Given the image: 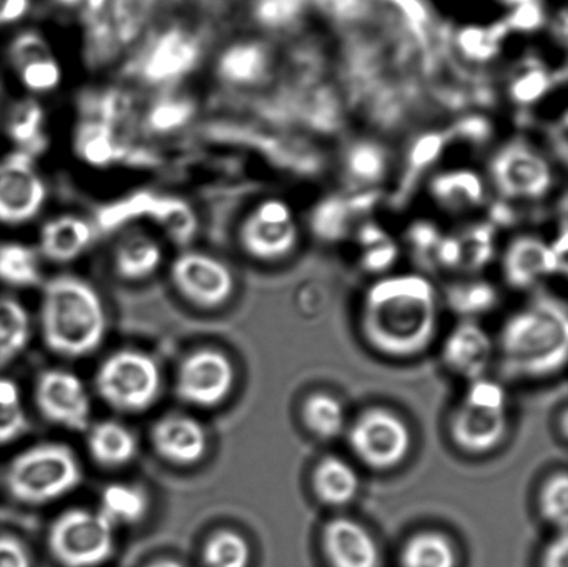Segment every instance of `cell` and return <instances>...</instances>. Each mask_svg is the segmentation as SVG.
Returning <instances> with one entry per match:
<instances>
[{
	"label": "cell",
	"mask_w": 568,
	"mask_h": 567,
	"mask_svg": "<svg viewBox=\"0 0 568 567\" xmlns=\"http://www.w3.org/2000/svg\"><path fill=\"white\" fill-rule=\"evenodd\" d=\"M438 325L436 288L423 275L383 276L362 303V332L376 352L415 357L430 346Z\"/></svg>",
	"instance_id": "obj_1"
},
{
	"label": "cell",
	"mask_w": 568,
	"mask_h": 567,
	"mask_svg": "<svg viewBox=\"0 0 568 567\" xmlns=\"http://www.w3.org/2000/svg\"><path fill=\"white\" fill-rule=\"evenodd\" d=\"M506 375L538 379L565 368L568 354V320L565 305L538 298L505 321L498 342Z\"/></svg>",
	"instance_id": "obj_2"
},
{
	"label": "cell",
	"mask_w": 568,
	"mask_h": 567,
	"mask_svg": "<svg viewBox=\"0 0 568 567\" xmlns=\"http://www.w3.org/2000/svg\"><path fill=\"white\" fill-rule=\"evenodd\" d=\"M39 320L47 347L65 358L97 352L108 326L102 298L74 275L55 276L43 286Z\"/></svg>",
	"instance_id": "obj_3"
},
{
	"label": "cell",
	"mask_w": 568,
	"mask_h": 567,
	"mask_svg": "<svg viewBox=\"0 0 568 567\" xmlns=\"http://www.w3.org/2000/svg\"><path fill=\"white\" fill-rule=\"evenodd\" d=\"M82 482L80 460L61 443H41L24 449L6 470V488L26 505H44L63 498Z\"/></svg>",
	"instance_id": "obj_4"
},
{
	"label": "cell",
	"mask_w": 568,
	"mask_h": 567,
	"mask_svg": "<svg viewBox=\"0 0 568 567\" xmlns=\"http://www.w3.org/2000/svg\"><path fill=\"white\" fill-rule=\"evenodd\" d=\"M303 222L286 200H260L239 225V246L261 264H281L303 247Z\"/></svg>",
	"instance_id": "obj_5"
},
{
	"label": "cell",
	"mask_w": 568,
	"mask_h": 567,
	"mask_svg": "<svg viewBox=\"0 0 568 567\" xmlns=\"http://www.w3.org/2000/svg\"><path fill=\"white\" fill-rule=\"evenodd\" d=\"M508 397L504 387L486 377L473 381L464 402L450 416L456 446L470 454L491 452L508 432Z\"/></svg>",
	"instance_id": "obj_6"
},
{
	"label": "cell",
	"mask_w": 568,
	"mask_h": 567,
	"mask_svg": "<svg viewBox=\"0 0 568 567\" xmlns=\"http://www.w3.org/2000/svg\"><path fill=\"white\" fill-rule=\"evenodd\" d=\"M555 170L549 159L526 141L500 146L489 160L487 185L506 202L537 203L555 186Z\"/></svg>",
	"instance_id": "obj_7"
},
{
	"label": "cell",
	"mask_w": 568,
	"mask_h": 567,
	"mask_svg": "<svg viewBox=\"0 0 568 567\" xmlns=\"http://www.w3.org/2000/svg\"><path fill=\"white\" fill-rule=\"evenodd\" d=\"M94 386L100 398L119 413H143L159 397L161 372L149 354L121 350L99 366Z\"/></svg>",
	"instance_id": "obj_8"
},
{
	"label": "cell",
	"mask_w": 568,
	"mask_h": 567,
	"mask_svg": "<svg viewBox=\"0 0 568 567\" xmlns=\"http://www.w3.org/2000/svg\"><path fill=\"white\" fill-rule=\"evenodd\" d=\"M114 529L99 513L74 508L54 519L49 551L63 567H99L114 554Z\"/></svg>",
	"instance_id": "obj_9"
},
{
	"label": "cell",
	"mask_w": 568,
	"mask_h": 567,
	"mask_svg": "<svg viewBox=\"0 0 568 567\" xmlns=\"http://www.w3.org/2000/svg\"><path fill=\"white\" fill-rule=\"evenodd\" d=\"M348 438L356 457L376 470L395 468L408 457L412 446L405 422L381 408L362 414L351 426Z\"/></svg>",
	"instance_id": "obj_10"
},
{
	"label": "cell",
	"mask_w": 568,
	"mask_h": 567,
	"mask_svg": "<svg viewBox=\"0 0 568 567\" xmlns=\"http://www.w3.org/2000/svg\"><path fill=\"white\" fill-rule=\"evenodd\" d=\"M170 276L181 296L200 308L221 307L236 287L230 265L213 254L196 250L178 255L172 261Z\"/></svg>",
	"instance_id": "obj_11"
},
{
	"label": "cell",
	"mask_w": 568,
	"mask_h": 567,
	"mask_svg": "<svg viewBox=\"0 0 568 567\" xmlns=\"http://www.w3.org/2000/svg\"><path fill=\"white\" fill-rule=\"evenodd\" d=\"M235 383V369L226 354L203 348L189 354L178 369L175 392L183 403L211 408L225 402Z\"/></svg>",
	"instance_id": "obj_12"
},
{
	"label": "cell",
	"mask_w": 568,
	"mask_h": 567,
	"mask_svg": "<svg viewBox=\"0 0 568 567\" xmlns=\"http://www.w3.org/2000/svg\"><path fill=\"white\" fill-rule=\"evenodd\" d=\"M36 404L50 424L72 432H85L91 425V398L80 377L63 369H48L38 376Z\"/></svg>",
	"instance_id": "obj_13"
},
{
	"label": "cell",
	"mask_w": 568,
	"mask_h": 567,
	"mask_svg": "<svg viewBox=\"0 0 568 567\" xmlns=\"http://www.w3.org/2000/svg\"><path fill=\"white\" fill-rule=\"evenodd\" d=\"M8 58L21 85L32 93H48L60 85L61 65L42 32L24 30L11 39Z\"/></svg>",
	"instance_id": "obj_14"
},
{
	"label": "cell",
	"mask_w": 568,
	"mask_h": 567,
	"mask_svg": "<svg viewBox=\"0 0 568 567\" xmlns=\"http://www.w3.org/2000/svg\"><path fill=\"white\" fill-rule=\"evenodd\" d=\"M48 200V189L41 175L30 165H0V224L21 225L41 213Z\"/></svg>",
	"instance_id": "obj_15"
},
{
	"label": "cell",
	"mask_w": 568,
	"mask_h": 567,
	"mask_svg": "<svg viewBox=\"0 0 568 567\" xmlns=\"http://www.w3.org/2000/svg\"><path fill=\"white\" fill-rule=\"evenodd\" d=\"M558 269L554 250L537 236L511 239L500 254V272L506 283L516 291H528L554 274Z\"/></svg>",
	"instance_id": "obj_16"
},
{
	"label": "cell",
	"mask_w": 568,
	"mask_h": 567,
	"mask_svg": "<svg viewBox=\"0 0 568 567\" xmlns=\"http://www.w3.org/2000/svg\"><path fill=\"white\" fill-rule=\"evenodd\" d=\"M150 438L159 457L175 465L197 464L207 452V433L187 415L163 416L153 425Z\"/></svg>",
	"instance_id": "obj_17"
},
{
	"label": "cell",
	"mask_w": 568,
	"mask_h": 567,
	"mask_svg": "<svg viewBox=\"0 0 568 567\" xmlns=\"http://www.w3.org/2000/svg\"><path fill=\"white\" fill-rule=\"evenodd\" d=\"M493 354L494 344L487 331L469 320L456 325L443 346L445 365L470 382L486 375Z\"/></svg>",
	"instance_id": "obj_18"
},
{
	"label": "cell",
	"mask_w": 568,
	"mask_h": 567,
	"mask_svg": "<svg viewBox=\"0 0 568 567\" xmlns=\"http://www.w3.org/2000/svg\"><path fill=\"white\" fill-rule=\"evenodd\" d=\"M323 549L332 567H378L381 553L364 527L347 518L328 522L322 535Z\"/></svg>",
	"instance_id": "obj_19"
},
{
	"label": "cell",
	"mask_w": 568,
	"mask_h": 567,
	"mask_svg": "<svg viewBox=\"0 0 568 567\" xmlns=\"http://www.w3.org/2000/svg\"><path fill=\"white\" fill-rule=\"evenodd\" d=\"M91 224L81 216L65 214L44 222L39 231L38 253L52 263H71L91 246Z\"/></svg>",
	"instance_id": "obj_20"
},
{
	"label": "cell",
	"mask_w": 568,
	"mask_h": 567,
	"mask_svg": "<svg viewBox=\"0 0 568 567\" xmlns=\"http://www.w3.org/2000/svg\"><path fill=\"white\" fill-rule=\"evenodd\" d=\"M199 59V44L191 33L170 31L154 42L144 60L143 72L153 82L178 80L191 71Z\"/></svg>",
	"instance_id": "obj_21"
},
{
	"label": "cell",
	"mask_w": 568,
	"mask_h": 567,
	"mask_svg": "<svg viewBox=\"0 0 568 567\" xmlns=\"http://www.w3.org/2000/svg\"><path fill=\"white\" fill-rule=\"evenodd\" d=\"M115 274L128 282L149 280L164 263V249L148 232L132 231L115 242L113 253Z\"/></svg>",
	"instance_id": "obj_22"
},
{
	"label": "cell",
	"mask_w": 568,
	"mask_h": 567,
	"mask_svg": "<svg viewBox=\"0 0 568 567\" xmlns=\"http://www.w3.org/2000/svg\"><path fill=\"white\" fill-rule=\"evenodd\" d=\"M271 61L270 50L264 43L239 41L222 50L215 71L227 85L252 87L268 74Z\"/></svg>",
	"instance_id": "obj_23"
},
{
	"label": "cell",
	"mask_w": 568,
	"mask_h": 567,
	"mask_svg": "<svg viewBox=\"0 0 568 567\" xmlns=\"http://www.w3.org/2000/svg\"><path fill=\"white\" fill-rule=\"evenodd\" d=\"M486 182L470 170L444 172L434 180L432 196L439 207L450 214H466L480 207Z\"/></svg>",
	"instance_id": "obj_24"
},
{
	"label": "cell",
	"mask_w": 568,
	"mask_h": 567,
	"mask_svg": "<svg viewBox=\"0 0 568 567\" xmlns=\"http://www.w3.org/2000/svg\"><path fill=\"white\" fill-rule=\"evenodd\" d=\"M88 452L103 468H121L132 463L138 453V441L133 432L115 421H103L89 429Z\"/></svg>",
	"instance_id": "obj_25"
},
{
	"label": "cell",
	"mask_w": 568,
	"mask_h": 567,
	"mask_svg": "<svg viewBox=\"0 0 568 567\" xmlns=\"http://www.w3.org/2000/svg\"><path fill=\"white\" fill-rule=\"evenodd\" d=\"M149 510V497L142 487L114 483L104 488L98 513L115 529L133 526L144 519Z\"/></svg>",
	"instance_id": "obj_26"
},
{
	"label": "cell",
	"mask_w": 568,
	"mask_h": 567,
	"mask_svg": "<svg viewBox=\"0 0 568 567\" xmlns=\"http://www.w3.org/2000/svg\"><path fill=\"white\" fill-rule=\"evenodd\" d=\"M314 490L323 504L343 507L353 502L359 490V477L345 460L328 457L316 466Z\"/></svg>",
	"instance_id": "obj_27"
},
{
	"label": "cell",
	"mask_w": 568,
	"mask_h": 567,
	"mask_svg": "<svg viewBox=\"0 0 568 567\" xmlns=\"http://www.w3.org/2000/svg\"><path fill=\"white\" fill-rule=\"evenodd\" d=\"M41 255L19 242L0 243V282L11 287H32L41 282Z\"/></svg>",
	"instance_id": "obj_28"
},
{
	"label": "cell",
	"mask_w": 568,
	"mask_h": 567,
	"mask_svg": "<svg viewBox=\"0 0 568 567\" xmlns=\"http://www.w3.org/2000/svg\"><path fill=\"white\" fill-rule=\"evenodd\" d=\"M31 336V320L24 305L14 298H0V365L24 352Z\"/></svg>",
	"instance_id": "obj_29"
},
{
	"label": "cell",
	"mask_w": 568,
	"mask_h": 567,
	"mask_svg": "<svg viewBox=\"0 0 568 567\" xmlns=\"http://www.w3.org/2000/svg\"><path fill=\"white\" fill-rule=\"evenodd\" d=\"M453 543L438 533L426 531L412 537L400 554V567H455Z\"/></svg>",
	"instance_id": "obj_30"
},
{
	"label": "cell",
	"mask_w": 568,
	"mask_h": 567,
	"mask_svg": "<svg viewBox=\"0 0 568 567\" xmlns=\"http://www.w3.org/2000/svg\"><path fill=\"white\" fill-rule=\"evenodd\" d=\"M304 421L308 429L323 441L342 436L347 425L342 403L326 394H316L305 403Z\"/></svg>",
	"instance_id": "obj_31"
},
{
	"label": "cell",
	"mask_w": 568,
	"mask_h": 567,
	"mask_svg": "<svg viewBox=\"0 0 568 567\" xmlns=\"http://www.w3.org/2000/svg\"><path fill=\"white\" fill-rule=\"evenodd\" d=\"M252 560L246 538L232 530L214 533L204 544V567H248Z\"/></svg>",
	"instance_id": "obj_32"
},
{
	"label": "cell",
	"mask_w": 568,
	"mask_h": 567,
	"mask_svg": "<svg viewBox=\"0 0 568 567\" xmlns=\"http://www.w3.org/2000/svg\"><path fill=\"white\" fill-rule=\"evenodd\" d=\"M447 300L454 313L473 321L475 316L494 310L498 303V294L487 282L470 281L450 287Z\"/></svg>",
	"instance_id": "obj_33"
},
{
	"label": "cell",
	"mask_w": 568,
	"mask_h": 567,
	"mask_svg": "<svg viewBox=\"0 0 568 567\" xmlns=\"http://www.w3.org/2000/svg\"><path fill=\"white\" fill-rule=\"evenodd\" d=\"M308 0H250V14L266 30H280L298 19Z\"/></svg>",
	"instance_id": "obj_34"
},
{
	"label": "cell",
	"mask_w": 568,
	"mask_h": 567,
	"mask_svg": "<svg viewBox=\"0 0 568 567\" xmlns=\"http://www.w3.org/2000/svg\"><path fill=\"white\" fill-rule=\"evenodd\" d=\"M539 510L548 524L567 531L568 522V477L561 472L550 479L539 496Z\"/></svg>",
	"instance_id": "obj_35"
},
{
	"label": "cell",
	"mask_w": 568,
	"mask_h": 567,
	"mask_svg": "<svg viewBox=\"0 0 568 567\" xmlns=\"http://www.w3.org/2000/svg\"><path fill=\"white\" fill-rule=\"evenodd\" d=\"M41 109L37 104H21L9 121V133L16 142L31 141L41 125Z\"/></svg>",
	"instance_id": "obj_36"
},
{
	"label": "cell",
	"mask_w": 568,
	"mask_h": 567,
	"mask_svg": "<svg viewBox=\"0 0 568 567\" xmlns=\"http://www.w3.org/2000/svg\"><path fill=\"white\" fill-rule=\"evenodd\" d=\"M349 158L351 165L348 170L353 172L351 175H353L354 181L371 182L372 180H377L378 175L383 172L381 166L371 165H381L383 163V159L376 149L358 146L351 152Z\"/></svg>",
	"instance_id": "obj_37"
},
{
	"label": "cell",
	"mask_w": 568,
	"mask_h": 567,
	"mask_svg": "<svg viewBox=\"0 0 568 567\" xmlns=\"http://www.w3.org/2000/svg\"><path fill=\"white\" fill-rule=\"evenodd\" d=\"M28 431V418L20 407L0 408V446L19 441Z\"/></svg>",
	"instance_id": "obj_38"
},
{
	"label": "cell",
	"mask_w": 568,
	"mask_h": 567,
	"mask_svg": "<svg viewBox=\"0 0 568 567\" xmlns=\"http://www.w3.org/2000/svg\"><path fill=\"white\" fill-rule=\"evenodd\" d=\"M0 567H31L24 544L16 537L0 536Z\"/></svg>",
	"instance_id": "obj_39"
},
{
	"label": "cell",
	"mask_w": 568,
	"mask_h": 567,
	"mask_svg": "<svg viewBox=\"0 0 568 567\" xmlns=\"http://www.w3.org/2000/svg\"><path fill=\"white\" fill-rule=\"evenodd\" d=\"M33 0H0V28L20 24L31 14Z\"/></svg>",
	"instance_id": "obj_40"
},
{
	"label": "cell",
	"mask_w": 568,
	"mask_h": 567,
	"mask_svg": "<svg viewBox=\"0 0 568 567\" xmlns=\"http://www.w3.org/2000/svg\"><path fill=\"white\" fill-rule=\"evenodd\" d=\"M559 533L544 554L542 567H568L567 531Z\"/></svg>",
	"instance_id": "obj_41"
},
{
	"label": "cell",
	"mask_w": 568,
	"mask_h": 567,
	"mask_svg": "<svg viewBox=\"0 0 568 567\" xmlns=\"http://www.w3.org/2000/svg\"><path fill=\"white\" fill-rule=\"evenodd\" d=\"M21 393L13 381L0 377V408L20 407Z\"/></svg>",
	"instance_id": "obj_42"
},
{
	"label": "cell",
	"mask_w": 568,
	"mask_h": 567,
	"mask_svg": "<svg viewBox=\"0 0 568 567\" xmlns=\"http://www.w3.org/2000/svg\"><path fill=\"white\" fill-rule=\"evenodd\" d=\"M146 567H185L182 564L178 563V560L174 559H161L155 560V563L150 564Z\"/></svg>",
	"instance_id": "obj_43"
}]
</instances>
